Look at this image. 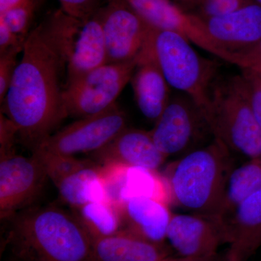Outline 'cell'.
I'll list each match as a JSON object with an SVG mask.
<instances>
[{
    "instance_id": "obj_9",
    "label": "cell",
    "mask_w": 261,
    "mask_h": 261,
    "mask_svg": "<svg viewBox=\"0 0 261 261\" xmlns=\"http://www.w3.org/2000/svg\"><path fill=\"white\" fill-rule=\"evenodd\" d=\"M149 132L166 159L186 152L203 140L206 135H211L203 111L185 94L170 99Z\"/></svg>"
},
{
    "instance_id": "obj_18",
    "label": "cell",
    "mask_w": 261,
    "mask_h": 261,
    "mask_svg": "<svg viewBox=\"0 0 261 261\" xmlns=\"http://www.w3.org/2000/svg\"><path fill=\"white\" fill-rule=\"evenodd\" d=\"M92 239L94 261H165L171 257L165 245L151 243L124 229Z\"/></svg>"
},
{
    "instance_id": "obj_13",
    "label": "cell",
    "mask_w": 261,
    "mask_h": 261,
    "mask_svg": "<svg viewBox=\"0 0 261 261\" xmlns=\"http://www.w3.org/2000/svg\"><path fill=\"white\" fill-rule=\"evenodd\" d=\"M166 240L182 257H207L217 255L224 243V226L214 217L200 214H173Z\"/></svg>"
},
{
    "instance_id": "obj_4",
    "label": "cell",
    "mask_w": 261,
    "mask_h": 261,
    "mask_svg": "<svg viewBox=\"0 0 261 261\" xmlns=\"http://www.w3.org/2000/svg\"><path fill=\"white\" fill-rule=\"evenodd\" d=\"M202 111L213 139L231 153L248 159L261 154V127L250 107L241 75L216 79Z\"/></svg>"
},
{
    "instance_id": "obj_6",
    "label": "cell",
    "mask_w": 261,
    "mask_h": 261,
    "mask_svg": "<svg viewBox=\"0 0 261 261\" xmlns=\"http://www.w3.org/2000/svg\"><path fill=\"white\" fill-rule=\"evenodd\" d=\"M42 23L64 63L66 84L108 63L99 12L89 18L81 19L59 9Z\"/></svg>"
},
{
    "instance_id": "obj_3",
    "label": "cell",
    "mask_w": 261,
    "mask_h": 261,
    "mask_svg": "<svg viewBox=\"0 0 261 261\" xmlns=\"http://www.w3.org/2000/svg\"><path fill=\"white\" fill-rule=\"evenodd\" d=\"M231 152L219 141L188 152L168 166L165 181L171 202L216 219L232 169Z\"/></svg>"
},
{
    "instance_id": "obj_29",
    "label": "cell",
    "mask_w": 261,
    "mask_h": 261,
    "mask_svg": "<svg viewBox=\"0 0 261 261\" xmlns=\"http://www.w3.org/2000/svg\"><path fill=\"white\" fill-rule=\"evenodd\" d=\"M61 9L67 14L81 19L93 16L102 7V0H58Z\"/></svg>"
},
{
    "instance_id": "obj_31",
    "label": "cell",
    "mask_w": 261,
    "mask_h": 261,
    "mask_svg": "<svg viewBox=\"0 0 261 261\" xmlns=\"http://www.w3.org/2000/svg\"><path fill=\"white\" fill-rule=\"evenodd\" d=\"M18 130L4 113L0 117V154L14 150Z\"/></svg>"
},
{
    "instance_id": "obj_16",
    "label": "cell",
    "mask_w": 261,
    "mask_h": 261,
    "mask_svg": "<svg viewBox=\"0 0 261 261\" xmlns=\"http://www.w3.org/2000/svg\"><path fill=\"white\" fill-rule=\"evenodd\" d=\"M100 165L120 163L157 171L166 160L154 144L150 132L126 128L104 148L92 154Z\"/></svg>"
},
{
    "instance_id": "obj_20",
    "label": "cell",
    "mask_w": 261,
    "mask_h": 261,
    "mask_svg": "<svg viewBox=\"0 0 261 261\" xmlns=\"http://www.w3.org/2000/svg\"><path fill=\"white\" fill-rule=\"evenodd\" d=\"M56 186L62 200L73 209L89 202L106 201L102 165L93 160L62 178Z\"/></svg>"
},
{
    "instance_id": "obj_12",
    "label": "cell",
    "mask_w": 261,
    "mask_h": 261,
    "mask_svg": "<svg viewBox=\"0 0 261 261\" xmlns=\"http://www.w3.org/2000/svg\"><path fill=\"white\" fill-rule=\"evenodd\" d=\"M201 20L219 51V58L229 63L233 55L246 50L261 39V5L255 1L229 14Z\"/></svg>"
},
{
    "instance_id": "obj_10",
    "label": "cell",
    "mask_w": 261,
    "mask_h": 261,
    "mask_svg": "<svg viewBox=\"0 0 261 261\" xmlns=\"http://www.w3.org/2000/svg\"><path fill=\"white\" fill-rule=\"evenodd\" d=\"M108 63L135 61L152 27L124 0H108L99 8Z\"/></svg>"
},
{
    "instance_id": "obj_30",
    "label": "cell",
    "mask_w": 261,
    "mask_h": 261,
    "mask_svg": "<svg viewBox=\"0 0 261 261\" xmlns=\"http://www.w3.org/2000/svg\"><path fill=\"white\" fill-rule=\"evenodd\" d=\"M231 63L238 65L240 69L248 68L261 72V39L246 50L233 55Z\"/></svg>"
},
{
    "instance_id": "obj_15",
    "label": "cell",
    "mask_w": 261,
    "mask_h": 261,
    "mask_svg": "<svg viewBox=\"0 0 261 261\" xmlns=\"http://www.w3.org/2000/svg\"><path fill=\"white\" fill-rule=\"evenodd\" d=\"M226 261H245L261 245V187L235 208L224 224Z\"/></svg>"
},
{
    "instance_id": "obj_27",
    "label": "cell",
    "mask_w": 261,
    "mask_h": 261,
    "mask_svg": "<svg viewBox=\"0 0 261 261\" xmlns=\"http://www.w3.org/2000/svg\"><path fill=\"white\" fill-rule=\"evenodd\" d=\"M240 75L243 80L252 112L261 127V72L241 68Z\"/></svg>"
},
{
    "instance_id": "obj_17",
    "label": "cell",
    "mask_w": 261,
    "mask_h": 261,
    "mask_svg": "<svg viewBox=\"0 0 261 261\" xmlns=\"http://www.w3.org/2000/svg\"><path fill=\"white\" fill-rule=\"evenodd\" d=\"M126 227L123 229L135 233L147 241L164 245L172 214L167 203L147 197H134L121 208Z\"/></svg>"
},
{
    "instance_id": "obj_8",
    "label": "cell",
    "mask_w": 261,
    "mask_h": 261,
    "mask_svg": "<svg viewBox=\"0 0 261 261\" xmlns=\"http://www.w3.org/2000/svg\"><path fill=\"white\" fill-rule=\"evenodd\" d=\"M127 123L126 113L116 103L102 113L80 118L51 134L36 149L65 156L94 153L128 128Z\"/></svg>"
},
{
    "instance_id": "obj_11",
    "label": "cell",
    "mask_w": 261,
    "mask_h": 261,
    "mask_svg": "<svg viewBox=\"0 0 261 261\" xmlns=\"http://www.w3.org/2000/svg\"><path fill=\"white\" fill-rule=\"evenodd\" d=\"M0 157V217L8 221L32 204L48 177L34 154L24 157L13 150Z\"/></svg>"
},
{
    "instance_id": "obj_14",
    "label": "cell",
    "mask_w": 261,
    "mask_h": 261,
    "mask_svg": "<svg viewBox=\"0 0 261 261\" xmlns=\"http://www.w3.org/2000/svg\"><path fill=\"white\" fill-rule=\"evenodd\" d=\"M152 28L181 34L204 50L219 58L202 20L171 0H124Z\"/></svg>"
},
{
    "instance_id": "obj_25",
    "label": "cell",
    "mask_w": 261,
    "mask_h": 261,
    "mask_svg": "<svg viewBox=\"0 0 261 261\" xmlns=\"http://www.w3.org/2000/svg\"><path fill=\"white\" fill-rule=\"evenodd\" d=\"M42 0H31L0 14L10 31L22 40H27L36 12Z\"/></svg>"
},
{
    "instance_id": "obj_23",
    "label": "cell",
    "mask_w": 261,
    "mask_h": 261,
    "mask_svg": "<svg viewBox=\"0 0 261 261\" xmlns=\"http://www.w3.org/2000/svg\"><path fill=\"white\" fill-rule=\"evenodd\" d=\"M134 197H151L167 204L171 201L167 184L157 171L128 166L123 192V204Z\"/></svg>"
},
{
    "instance_id": "obj_28",
    "label": "cell",
    "mask_w": 261,
    "mask_h": 261,
    "mask_svg": "<svg viewBox=\"0 0 261 261\" xmlns=\"http://www.w3.org/2000/svg\"><path fill=\"white\" fill-rule=\"evenodd\" d=\"M24 47V46H23ZM23 47L10 48L0 55V102L3 104L8 93L12 79L16 69L17 57L23 51Z\"/></svg>"
},
{
    "instance_id": "obj_26",
    "label": "cell",
    "mask_w": 261,
    "mask_h": 261,
    "mask_svg": "<svg viewBox=\"0 0 261 261\" xmlns=\"http://www.w3.org/2000/svg\"><path fill=\"white\" fill-rule=\"evenodd\" d=\"M254 0H207L194 8L192 14L201 19L216 18L233 13Z\"/></svg>"
},
{
    "instance_id": "obj_24",
    "label": "cell",
    "mask_w": 261,
    "mask_h": 261,
    "mask_svg": "<svg viewBox=\"0 0 261 261\" xmlns=\"http://www.w3.org/2000/svg\"><path fill=\"white\" fill-rule=\"evenodd\" d=\"M32 154L41 161L47 177L56 185L62 178L75 170L85 166L90 160L76 159L75 156H65L50 153L42 149H35Z\"/></svg>"
},
{
    "instance_id": "obj_19",
    "label": "cell",
    "mask_w": 261,
    "mask_h": 261,
    "mask_svg": "<svg viewBox=\"0 0 261 261\" xmlns=\"http://www.w3.org/2000/svg\"><path fill=\"white\" fill-rule=\"evenodd\" d=\"M137 61V66L130 80L136 102L146 118L156 121L171 99V87L152 60L142 58Z\"/></svg>"
},
{
    "instance_id": "obj_1",
    "label": "cell",
    "mask_w": 261,
    "mask_h": 261,
    "mask_svg": "<svg viewBox=\"0 0 261 261\" xmlns=\"http://www.w3.org/2000/svg\"><path fill=\"white\" fill-rule=\"evenodd\" d=\"M3 106L18 139L34 150L68 117L61 77L64 63L42 22L29 33Z\"/></svg>"
},
{
    "instance_id": "obj_5",
    "label": "cell",
    "mask_w": 261,
    "mask_h": 261,
    "mask_svg": "<svg viewBox=\"0 0 261 261\" xmlns=\"http://www.w3.org/2000/svg\"><path fill=\"white\" fill-rule=\"evenodd\" d=\"M190 42L178 33L152 28L137 60H152L170 87L191 97L203 110L219 65L201 57Z\"/></svg>"
},
{
    "instance_id": "obj_35",
    "label": "cell",
    "mask_w": 261,
    "mask_h": 261,
    "mask_svg": "<svg viewBox=\"0 0 261 261\" xmlns=\"http://www.w3.org/2000/svg\"><path fill=\"white\" fill-rule=\"evenodd\" d=\"M205 1H207V0H187L185 5L194 9L197 5H200L201 3H204Z\"/></svg>"
},
{
    "instance_id": "obj_7",
    "label": "cell",
    "mask_w": 261,
    "mask_h": 261,
    "mask_svg": "<svg viewBox=\"0 0 261 261\" xmlns=\"http://www.w3.org/2000/svg\"><path fill=\"white\" fill-rule=\"evenodd\" d=\"M137 66V60L106 63L66 84L63 99L68 116L80 119L112 107L132 80Z\"/></svg>"
},
{
    "instance_id": "obj_2",
    "label": "cell",
    "mask_w": 261,
    "mask_h": 261,
    "mask_svg": "<svg viewBox=\"0 0 261 261\" xmlns=\"http://www.w3.org/2000/svg\"><path fill=\"white\" fill-rule=\"evenodd\" d=\"M8 241L23 261H94L92 239L75 214L27 207L8 220Z\"/></svg>"
},
{
    "instance_id": "obj_36",
    "label": "cell",
    "mask_w": 261,
    "mask_h": 261,
    "mask_svg": "<svg viewBox=\"0 0 261 261\" xmlns=\"http://www.w3.org/2000/svg\"><path fill=\"white\" fill-rule=\"evenodd\" d=\"M176 1H178V3H181L182 5L185 4V1L186 0H176Z\"/></svg>"
},
{
    "instance_id": "obj_37",
    "label": "cell",
    "mask_w": 261,
    "mask_h": 261,
    "mask_svg": "<svg viewBox=\"0 0 261 261\" xmlns=\"http://www.w3.org/2000/svg\"><path fill=\"white\" fill-rule=\"evenodd\" d=\"M254 1H255V3H257V4L261 5V0H254Z\"/></svg>"
},
{
    "instance_id": "obj_21",
    "label": "cell",
    "mask_w": 261,
    "mask_h": 261,
    "mask_svg": "<svg viewBox=\"0 0 261 261\" xmlns=\"http://www.w3.org/2000/svg\"><path fill=\"white\" fill-rule=\"evenodd\" d=\"M261 187V154L231 171L216 219L224 225L239 204Z\"/></svg>"
},
{
    "instance_id": "obj_22",
    "label": "cell",
    "mask_w": 261,
    "mask_h": 261,
    "mask_svg": "<svg viewBox=\"0 0 261 261\" xmlns=\"http://www.w3.org/2000/svg\"><path fill=\"white\" fill-rule=\"evenodd\" d=\"M74 211L92 238L108 236L122 230L121 209L108 201L89 202Z\"/></svg>"
},
{
    "instance_id": "obj_33",
    "label": "cell",
    "mask_w": 261,
    "mask_h": 261,
    "mask_svg": "<svg viewBox=\"0 0 261 261\" xmlns=\"http://www.w3.org/2000/svg\"><path fill=\"white\" fill-rule=\"evenodd\" d=\"M31 0H0V14Z\"/></svg>"
},
{
    "instance_id": "obj_34",
    "label": "cell",
    "mask_w": 261,
    "mask_h": 261,
    "mask_svg": "<svg viewBox=\"0 0 261 261\" xmlns=\"http://www.w3.org/2000/svg\"><path fill=\"white\" fill-rule=\"evenodd\" d=\"M165 261H221L218 255L207 257H169Z\"/></svg>"
},
{
    "instance_id": "obj_32",
    "label": "cell",
    "mask_w": 261,
    "mask_h": 261,
    "mask_svg": "<svg viewBox=\"0 0 261 261\" xmlns=\"http://www.w3.org/2000/svg\"><path fill=\"white\" fill-rule=\"evenodd\" d=\"M25 41L22 40L10 31L6 23L0 18V55L10 48L23 47Z\"/></svg>"
}]
</instances>
